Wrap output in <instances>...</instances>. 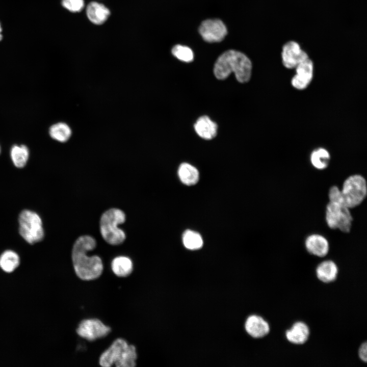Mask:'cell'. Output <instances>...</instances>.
<instances>
[{"mask_svg": "<svg viewBox=\"0 0 367 367\" xmlns=\"http://www.w3.org/2000/svg\"><path fill=\"white\" fill-rule=\"evenodd\" d=\"M96 246L95 239L88 235L78 237L73 244L71 253L73 268L75 274L82 280H94L102 274L103 267L101 258L87 254Z\"/></svg>", "mask_w": 367, "mask_h": 367, "instance_id": "1", "label": "cell"}, {"mask_svg": "<svg viewBox=\"0 0 367 367\" xmlns=\"http://www.w3.org/2000/svg\"><path fill=\"white\" fill-rule=\"evenodd\" d=\"M252 63L243 53L235 50H228L217 60L214 73L219 80H224L232 72L240 83L249 81L252 72Z\"/></svg>", "mask_w": 367, "mask_h": 367, "instance_id": "2", "label": "cell"}, {"mask_svg": "<svg viewBox=\"0 0 367 367\" xmlns=\"http://www.w3.org/2000/svg\"><path fill=\"white\" fill-rule=\"evenodd\" d=\"M367 194L366 182L360 175L348 177L344 182L340 190L336 186H332L329 191V201L336 203L350 208L359 205L364 199Z\"/></svg>", "mask_w": 367, "mask_h": 367, "instance_id": "3", "label": "cell"}, {"mask_svg": "<svg viewBox=\"0 0 367 367\" xmlns=\"http://www.w3.org/2000/svg\"><path fill=\"white\" fill-rule=\"evenodd\" d=\"M137 353L133 345H128L124 339L119 338L104 351L99 357V363L103 367H134L136 365Z\"/></svg>", "mask_w": 367, "mask_h": 367, "instance_id": "4", "label": "cell"}, {"mask_svg": "<svg viewBox=\"0 0 367 367\" xmlns=\"http://www.w3.org/2000/svg\"><path fill=\"white\" fill-rule=\"evenodd\" d=\"M126 220L123 211L112 208L104 212L100 219V231L104 240L112 245H118L125 241L126 234L118 226Z\"/></svg>", "mask_w": 367, "mask_h": 367, "instance_id": "5", "label": "cell"}, {"mask_svg": "<svg viewBox=\"0 0 367 367\" xmlns=\"http://www.w3.org/2000/svg\"><path fill=\"white\" fill-rule=\"evenodd\" d=\"M19 233L30 244L41 242L44 237L43 222L40 215L30 209H23L18 216Z\"/></svg>", "mask_w": 367, "mask_h": 367, "instance_id": "6", "label": "cell"}, {"mask_svg": "<svg viewBox=\"0 0 367 367\" xmlns=\"http://www.w3.org/2000/svg\"><path fill=\"white\" fill-rule=\"evenodd\" d=\"M326 221L330 228L349 232L353 218L349 208L329 201L326 206Z\"/></svg>", "mask_w": 367, "mask_h": 367, "instance_id": "7", "label": "cell"}, {"mask_svg": "<svg viewBox=\"0 0 367 367\" xmlns=\"http://www.w3.org/2000/svg\"><path fill=\"white\" fill-rule=\"evenodd\" d=\"M111 328L98 319H88L81 321L76 329L77 334L89 341L106 336Z\"/></svg>", "mask_w": 367, "mask_h": 367, "instance_id": "8", "label": "cell"}, {"mask_svg": "<svg viewBox=\"0 0 367 367\" xmlns=\"http://www.w3.org/2000/svg\"><path fill=\"white\" fill-rule=\"evenodd\" d=\"M281 57L282 65L289 69H295L298 64L309 58L299 43L294 40L288 41L283 45Z\"/></svg>", "mask_w": 367, "mask_h": 367, "instance_id": "9", "label": "cell"}, {"mask_svg": "<svg viewBox=\"0 0 367 367\" xmlns=\"http://www.w3.org/2000/svg\"><path fill=\"white\" fill-rule=\"evenodd\" d=\"M199 32L205 41L212 43L223 40L227 31L225 25L220 19H209L202 22Z\"/></svg>", "mask_w": 367, "mask_h": 367, "instance_id": "10", "label": "cell"}, {"mask_svg": "<svg viewBox=\"0 0 367 367\" xmlns=\"http://www.w3.org/2000/svg\"><path fill=\"white\" fill-rule=\"evenodd\" d=\"M295 69V74L291 79L293 87L299 90L306 89L311 82L314 74V65L309 58L298 64Z\"/></svg>", "mask_w": 367, "mask_h": 367, "instance_id": "11", "label": "cell"}, {"mask_svg": "<svg viewBox=\"0 0 367 367\" xmlns=\"http://www.w3.org/2000/svg\"><path fill=\"white\" fill-rule=\"evenodd\" d=\"M310 335L309 327L305 322L301 321L293 323L285 332L286 340L295 346H302L306 344Z\"/></svg>", "mask_w": 367, "mask_h": 367, "instance_id": "12", "label": "cell"}, {"mask_svg": "<svg viewBox=\"0 0 367 367\" xmlns=\"http://www.w3.org/2000/svg\"><path fill=\"white\" fill-rule=\"evenodd\" d=\"M247 332L252 337L260 338L265 337L270 332L269 323L261 317L251 315L247 318L245 323Z\"/></svg>", "mask_w": 367, "mask_h": 367, "instance_id": "13", "label": "cell"}, {"mask_svg": "<svg viewBox=\"0 0 367 367\" xmlns=\"http://www.w3.org/2000/svg\"><path fill=\"white\" fill-rule=\"evenodd\" d=\"M338 273L337 265L332 260L322 261L317 266L315 270L316 278L324 284L334 282L338 277Z\"/></svg>", "mask_w": 367, "mask_h": 367, "instance_id": "14", "label": "cell"}, {"mask_svg": "<svg viewBox=\"0 0 367 367\" xmlns=\"http://www.w3.org/2000/svg\"><path fill=\"white\" fill-rule=\"evenodd\" d=\"M305 245L307 252L317 257H323L329 252L328 241L324 237L318 234L309 235L305 240Z\"/></svg>", "mask_w": 367, "mask_h": 367, "instance_id": "15", "label": "cell"}, {"mask_svg": "<svg viewBox=\"0 0 367 367\" xmlns=\"http://www.w3.org/2000/svg\"><path fill=\"white\" fill-rule=\"evenodd\" d=\"M86 14L88 19L93 23L101 24L110 16V11L102 4L92 2L87 6Z\"/></svg>", "mask_w": 367, "mask_h": 367, "instance_id": "16", "label": "cell"}, {"mask_svg": "<svg viewBox=\"0 0 367 367\" xmlns=\"http://www.w3.org/2000/svg\"><path fill=\"white\" fill-rule=\"evenodd\" d=\"M194 128L196 133L204 139H212L217 135V124L206 116H201L197 119Z\"/></svg>", "mask_w": 367, "mask_h": 367, "instance_id": "17", "label": "cell"}, {"mask_svg": "<svg viewBox=\"0 0 367 367\" xmlns=\"http://www.w3.org/2000/svg\"><path fill=\"white\" fill-rule=\"evenodd\" d=\"M111 269L117 276L125 277L132 273L133 270V263L128 257L117 256L112 261Z\"/></svg>", "mask_w": 367, "mask_h": 367, "instance_id": "18", "label": "cell"}, {"mask_svg": "<svg viewBox=\"0 0 367 367\" xmlns=\"http://www.w3.org/2000/svg\"><path fill=\"white\" fill-rule=\"evenodd\" d=\"M178 175L181 182L188 186L196 184L199 180L198 170L189 163H182L179 167Z\"/></svg>", "mask_w": 367, "mask_h": 367, "instance_id": "19", "label": "cell"}, {"mask_svg": "<svg viewBox=\"0 0 367 367\" xmlns=\"http://www.w3.org/2000/svg\"><path fill=\"white\" fill-rule=\"evenodd\" d=\"M30 152L24 145H15L10 150V157L13 165L18 168L25 166L29 159Z\"/></svg>", "mask_w": 367, "mask_h": 367, "instance_id": "20", "label": "cell"}, {"mask_svg": "<svg viewBox=\"0 0 367 367\" xmlns=\"http://www.w3.org/2000/svg\"><path fill=\"white\" fill-rule=\"evenodd\" d=\"M19 264V256L13 250H5L0 255V267L6 273L13 272Z\"/></svg>", "mask_w": 367, "mask_h": 367, "instance_id": "21", "label": "cell"}, {"mask_svg": "<svg viewBox=\"0 0 367 367\" xmlns=\"http://www.w3.org/2000/svg\"><path fill=\"white\" fill-rule=\"evenodd\" d=\"M310 160L314 168L322 170L328 166L330 160V155L325 148L320 147L311 152Z\"/></svg>", "mask_w": 367, "mask_h": 367, "instance_id": "22", "label": "cell"}, {"mask_svg": "<svg viewBox=\"0 0 367 367\" xmlns=\"http://www.w3.org/2000/svg\"><path fill=\"white\" fill-rule=\"evenodd\" d=\"M49 134L52 139L60 142H65L69 139L71 130L65 123L59 122L50 127Z\"/></svg>", "mask_w": 367, "mask_h": 367, "instance_id": "23", "label": "cell"}, {"mask_svg": "<svg viewBox=\"0 0 367 367\" xmlns=\"http://www.w3.org/2000/svg\"><path fill=\"white\" fill-rule=\"evenodd\" d=\"M184 246L189 249L196 250L203 245V240L200 234L194 231L187 230L182 235Z\"/></svg>", "mask_w": 367, "mask_h": 367, "instance_id": "24", "label": "cell"}, {"mask_svg": "<svg viewBox=\"0 0 367 367\" xmlns=\"http://www.w3.org/2000/svg\"><path fill=\"white\" fill-rule=\"evenodd\" d=\"M171 51L174 56L182 61L190 62L193 60V51L188 46L176 45L172 48Z\"/></svg>", "mask_w": 367, "mask_h": 367, "instance_id": "25", "label": "cell"}, {"mask_svg": "<svg viewBox=\"0 0 367 367\" xmlns=\"http://www.w3.org/2000/svg\"><path fill=\"white\" fill-rule=\"evenodd\" d=\"M62 6L72 12H79L84 7V0H62Z\"/></svg>", "mask_w": 367, "mask_h": 367, "instance_id": "26", "label": "cell"}, {"mask_svg": "<svg viewBox=\"0 0 367 367\" xmlns=\"http://www.w3.org/2000/svg\"><path fill=\"white\" fill-rule=\"evenodd\" d=\"M359 359L363 363L367 362V343L366 341L362 343L358 350Z\"/></svg>", "mask_w": 367, "mask_h": 367, "instance_id": "27", "label": "cell"}, {"mask_svg": "<svg viewBox=\"0 0 367 367\" xmlns=\"http://www.w3.org/2000/svg\"><path fill=\"white\" fill-rule=\"evenodd\" d=\"M1 33H2V28H1V25H0V40H1L2 39V35Z\"/></svg>", "mask_w": 367, "mask_h": 367, "instance_id": "28", "label": "cell"}, {"mask_svg": "<svg viewBox=\"0 0 367 367\" xmlns=\"http://www.w3.org/2000/svg\"><path fill=\"white\" fill-rule=\"evenodd\" d=\"M0 153H1V146H0Z\"/></svg>", "mask_w": 367, "mask_h": 367, "instance_id": "29", "label": "cell"}]
</instances>
